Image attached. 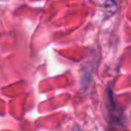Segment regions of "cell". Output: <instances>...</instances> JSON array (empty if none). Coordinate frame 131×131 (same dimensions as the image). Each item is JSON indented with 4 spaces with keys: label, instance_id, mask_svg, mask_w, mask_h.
Instances as JSON below:
<instances>
[]
</instances>
